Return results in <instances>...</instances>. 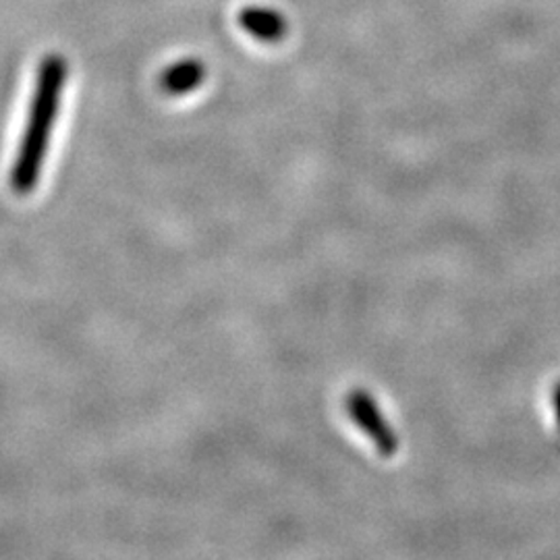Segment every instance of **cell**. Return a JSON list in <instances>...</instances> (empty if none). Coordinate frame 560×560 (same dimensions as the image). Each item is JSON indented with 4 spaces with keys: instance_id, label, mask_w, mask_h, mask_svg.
I'll return each instance as SVG.
<instances>
[{
    "instance_id": "3957f363",
    "label": "cell",
    "mask_w": 560,
    "mask_h": 560,
    "mask_svg": "<svg viewBox=\"0 0 560 560\" xmlns=\"http://www.w3.org/2000/svg\"><path fill=\"white\" fill-rule=\"evenodd\" d=\"M243 32L260 42H279L287 36V20L280 11L270 7H245L240 13Z\"/></svg>"
},
{
    "instance_id": "277c9868",
    "label": "cell",
    "mask_w": 560,
    "mask_h": 560,
    "mask_svg": "<svg viewBox=\"0 0 560 560\" xmlns=\"http://www.w3.org/2000/svg\"><path fill=\"white\" fill-rule=\"evenodd\" d=\"M206 80V67L198 59H183L166 67L161 75V90L166 96L180 98L198 90Z\"/></svg>"
},
{
    "instance_id": "6da1fadb",
    "label": "cell",
    "mask_w": 560,
    "mask_h": 560,
    "mask_svg": "<svg viewBox=\"0 0 560 560\" xmlns=\"http://www.w3.org/2000/svg\"><path fill=\"white\" fill-rule=\"evenodd\" d=\"M69 80V65L60 55L44 57L23 125L20 148L9 173V185L18 196L32 194L40 183L52 133L59 120L60 102Z\"/></svg>"
},
{
    "instance_id": "7a4b0ae2",
    "label": "cell",
    "mask_w": 560,
    "mask_h": 560,
    "mask_svg": "<svg viewBox=\"0 0 560 560\" xmlns=\"http://www.w3.org/2000/svg\"><path fill=\"white\" fill-rule=\"evenodd\" d=\"M345 407H347V413L351 421L360 428V432L368 436V441L372 442V446L381 453L384 459H393L399 455V434L390 425V421L386 420L378 400L372 397L370 390L353 388L347 395Z\"/></svg>"
},
{
    "instance_id": "5b68a950",
    "label": "cell",
    "mask_w": 560,
    "mask_h": 560,
    "mask_svg": "<svg viewBox=\"0 0 560 560\" xmlns=\"http://www.w3.org/2000/svg\"><path fill=\"white\" fill-rule=\"evenodd\" d=\"M552 409H555V420H557V428L560 434V382L552 390Z\"/></svg>"
}]
</instances>
